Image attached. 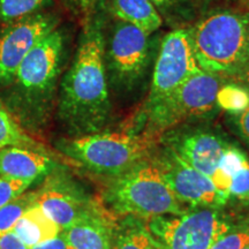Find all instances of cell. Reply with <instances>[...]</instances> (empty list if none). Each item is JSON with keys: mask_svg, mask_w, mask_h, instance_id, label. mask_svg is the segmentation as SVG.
Masks as SVG:
<instances>
[{"mask_svg": "<svg viewBox=\"0 0 249 249\" xmlns=\"http://www.w3.org/2000/svg\"><path fill=\"white\" fill-rule=\"evenodd\" d=\"M31 181L23 179L0 177V208L20 196L31 185Z\"/></svg>", "mask_w": 249, "mask_h": 249, "instance_id": "27", "label": "cell"}, {"mask_svg": "<svg viewBox=\"0 0 249 249\" xmlns=\"http://www.w3.org/2000/svg\"><path fill=\"white\" fill-rule=\"evenodd\" d=\"M147 223L160 249H210L234 222L222 209L191 208L185 213L154 217Z\"/></svg>", "mask_w": 249, "mask_h": 249, "instance_id": "8", "label": "cell"}, {"mask_svg": "<svg viewBox=\"0 0 249 249\" xmlns=\"http://www.w3.org/2000/svg\"><path fill=\"white\" fill-rule=\"evenodd\" d=\"M166 23L176 28H187L207 12L203 0H150Z\"/></svg>", "mask_w": 249, "mask_h": 249, "instance_id": "19", "label": "cell"}, {"mask_svg": "<svg viewBox=\"0 0 249 249\" xmlns=\"http://www.w3.org/2000/svg\"><path fill=\"white\" fill-rule=\"evenodd\" d=\"M112 18L139 28L147 35H154L164 21L150 0H105Z\"/></svg>", "mask_w": 249, "mask_h": 249, "instance_id": "16", "label": "cell"}, {"mask_svg": "<svg viewBox=\"0 0 249 249\" xmlns=\"http://www.w3.org/2000/svg\"><path fill=\"white\" fill-rule=\"evenodd\" d=\"M227 81H232V82L239 83V85L244 86L245 88H247L249 90V61L232 77L231 80Z\"/></svg>", "mask_w": 249, "mask_h": 249, "instance_id": "32", "label": "cell"}, {"mask_svg": "<svg viewBox=\"0 0 249 249\" xmlns=\"http://www.w3.org/2000/svg\"><path fill=\"white\" fill-rule=\"evenodd\" d=\"M157 143V140L134 130H104L61 139L55 145L62 155L90 172L113 178L151 156Z\"/></svg>", "mask_w": 249, "mask_h": 249, "instance_id": "6", "label": "cell"}, {"mask_svg": "<svg viewBox=\"0 0 249 249\" xmlns=\"http://www.w3.org/2000/svg\"><path fill=\"white\" fill-rule=\"evenodd\" d=\"M213 1H216V0H203V2H204V5H205V7H209V5L210 4H213Z\"/></svg>", "mask_w": 249, "mask_h": 249, "instance_id": "33", "label": "cell"}, {"mask_svg": "<svg viewBox=\"0 0 249 249\" xmlns=\"http://www.w3.org/2000/svg\"><path fill=\"white\" fill-rule=\"evenodd\" d=\"M7 147H27L45 150L26 132L4 103L0 102V149Z\"/></svg>", "mask_w": 249, "mask_h": 249, "instance_id": "21", "label": "cell"}, {"mask_svg": "<svg viewBox=\"0 0 249 249\" xmlns=\"http://www.w3.org/2000/svg\"><path fill=\"white\" fill-rule=\"evenodd\" d=\"M247 204H249V202H248V203H247Z\"/></svg>", "mask_w": 249, "mask_h": 249, "instance_id": "36", "label": "cell"}, {"mask_svg": "<svg viewBox=\"0 0 249 249\" xmlns=\"http://www.w3.org/2000/svg\"><path fill=\"white\" fill-rule=\"evenodd\" d=\"M216 102L218 108L227 114H239L249 107V90L226 80L218 90Z\"/></svg>", "mask_w": 249, "mask_h": 249, "instance_id": "22", "label": "cell"}, {"mask_svg": "<svg viewBox=\"0 0 249 249\" xmlns=\"http://www.w3.org/2000/svg\"><path fill=\"white\" fill-rule=\"evenodd\" d=\"M188 30L202 71L231 80L249 61V9H208Z\"/></svg>", "mask_w": 249, "mask_h": 249, "instance_id": "3", "label": "cell"}, {"mask_svg": "<svg viewBox=\"0 0 249 249\" xmlns=\"http://www.w3.org/2000/svg\"><path fill=\"white\" fill-rule=\"evenodd\" d=\"M103 54L104 23L95 17L85 24L75 55L59 83L57 118L68 138L104 132L113 119Z\"/></svg>", "mask_w": 249, "mask_h": 249, "instance_id": "1", "label": "cell"}, {"mask_svg": "<svg viewBox=\"0 0 249 249\" xmlns=\"http://www.w3.org/2000/svg\"><path fill=\"white\" fill-rule=\"evenodd\" d=\"M0 249H29L13 231L0 235Z\"/></svg>", "mask_w": 249, "mask_h": 249, "instance_id": "30", "label": "cell"}, {"mask_svg": "<svg viewBox=\"0 0 249 249\" xmlns=\"http://www.w3.org/2000/svg\"><path fill=\"white\" fill-rule=\"evenodd\" d=\"M12 231L30 248L58 236L61 233V229L38 205L33 204L21 216Z\"/></svg>", "mask_w": 249, "mask_h": 249, "instance_id": "17", "label": "cell"}, {"mask_svg": "<svg viewBox=\"0 0 249 249\" xmlns=\"http://www.w3.org/2000/svg\"><path fill=\"white\" fill-rule=\"evenodd\" d=\"M248 163L249 158L245 154V151L233 143H231L224 151L219 164L210 179L213 180V185L218 191L225 195L229 200L232 177Z\"/></svg>", "mask_w": 249, "mask_h": 249, "instance_id": "20", "label": "cell"}, {"mask_svg": "<svg viewBox=\"0 0 249 249\" xmlns=\"http://www.w3.org/2000/svg\"><path fill=\"white\" fill-rule=\"evenodd\" d=\"M35 204V192H24L15 200L0 208V235L11 232L21 216Z\"/></svg>", "mask_w": 249, "mask_h": 249, "instance_id": "24", "label": "cell"}, {"mask_svg": "<svg viewBox=\"0 0 249 249\" xmlns=\"http://www.w3.org/2000/svg\"><path fill=\"white\" fill-rule=\"evenodd\" d=\"M202 71L196 60L188 27L176 28L160 43L143 107H149L166 97L187 79Z\"/></svg>", "mask_w": 249, "mask_h": 249, "instance_id": "9", "label": "cell"}, {"mask_svg": "<svg viewBox=\"0 0 249 249\" xmlns=\"http://www.w3.org/2000/svg\"><path fill=\"white\" fill-rule=\"evenodd\" d=\"M249 246V217L233 223L210 249H244Z\"/></svg>", "mask_w": 249, "mask_h": 249, "instance_id": "25", "label": "cell"}, {"mask_svg": "<svg viewBox=\"0 0 249 249\" xmlns=\"http://www.w3.org/2000/svg\"><path fill=\"white\" fill-rule=\"evenodd\" d=\"M244 249H249V246H248V247H246V248H244Z\"/></svg>", "mask_w": 249, "mask_h": 249, "instance_id": "35", "label": "cell"}, {"mask_svg": "<svg viewBox=\"0 0 249 249\" xmlns=\"http://www.w3.org/2000/svg\"><path fill=\"white\" fill-rule=\"evenodd\" d=\"M225 81L204 71L194 74L166 97L143 107L142 134L158 141L161 134L180 124L213 119L219 111L217 92Z\"/></svg>", "mask_w": 249, "mask_h": 249, "instance_id": "7", "label": "cell"}, {"mask_svg": "<svg viewBox=\"0 0 249 249\" xmlns=\"http://www.w3.org/2000/svg\"><path fill=\"white\" fill-rule=\"evenodd\" d=\"M61 2L64 7L82 21L83 24L92 20L98 9L105 5V0H61Z\"/></svg>", "mask_w": 249, "mask_h": 249, "instance_id": "26", "label": "cell"}, {"mask_svg": "<svg viewBox=\"0 0 249 249\" xmlns=\"http://www.w3.org/2000/svg\"><path fill=\"white\" fill-rule=\"evenodd\" d=\"M158 143L173 150L186 163L211 178L231 144L222 130L205 123L183 124L161 134Z\"/></svg>", "mask_w": 249, "mask_h": 249, "instance_id": "10", "label": "cell"}, {"mask_svg": "<svg viewBox=\"0 0 249 249\" xmlns=\"http://www.w3.org/2000/svg\"><path fill=\"white\" fill-rule=\"evenodd\" d=\"M65 49V35L57 28L28 53L5 88L4 105L24 129L38 132L49 123L58 97Z\"/></svg>", "mask_w": 249, "mask_h": 249, "instance_id": "2", "label": "cell"}, {"mask_svg": "<svg viewBox=\"0 0 249 249\" xmlns=\"http://www.w3.org/2000/svg\"><path fill=\"white\" fill-rule=\"evenodd\" d=\"M104 198L117 213L145 220L167 214H181L191 209L167 185L156 163L154 152L128 171L113 177Z\"/></svg>", "mask_w": 249, "mask_h": 249, "instance_id": "5", "label": "cell"}, {"mask_svg": "<svg viewBox=\"0 0 249 249\" xmlns=\"http://www.w3.org/2000/svg\"><path fill=\"white\" fill-rule=\"evenodd\" d=\"M154 158L172 192L189 208L222 209L229 201L209 177L186 163L170 148L160 144Z\"/></svg>", "mask_w": 249, "mask_h": 249, "instance_id": "11", "label": "cell"}, {"mask_svg": "<svg viewBox=\"0 0 249 249\" xmlns=\"http://www.w3.org/2000/svg\"><path fill=\"white\" fill-rule=\"evenodd\" d=\"M116 229L97 207L61 231L68 249H113Z\"/></svg>", "mask_w": 249, "mask_h": 249, "instance_id": "14", "label": "cell"}, {"mask_svg": "<svg viewBox=\"0 0 249 249\" xmlns=\"http://www.w3.org/2000/svg\"><path fill=\"white\" fill-rule=\"evenodd\" d=\"M227 123L232 132L249 148V107L239 114H227Z\"/></svg>", "mask_w": 249, "mask_h": 249, "instance_id": "29", "label": "cell"}, {"mask_svg": "<svg viewBox=\"0 0 249 249\" xmlns=\"http://www.w3.org/2000/svg\"><path fill=\"white\" fill-rule=\"evenodd\" d=\"M241 1H242V4L247 7V9H249V0H241Z\"/></svg>", "mask_w": 249, "mask_h": 249, "instance_id": "34", "label": "cell"}, {"mask_svg": "<svg viewBox=\"0 0 249 249\" xmlns=\"http://www.w3.org/2000/svg\"><path fill=\"white\" fill-rule=\"evenodd\" d=\"M54 14L39 12L0 29V87L7 88L18 66L43 38L58 28Z\"/></svg>", "mask_w": 249, "mask_h": 249, "instance_id": "12", "label": "cell"}, {"mask_svg": "<svg viewBox=\"0 0 249 249\" xmlns=\"http://www.w3.org/2000/svg\"><path fill=\"white\" fill-rule=\"evenodd\" d=\"M144 220L124 216L114 232L113 249H160Z\"/></svg>", "mask_w": 249, "mask_h": 249, "instance_id": "18", "label": "cell"}, {"mask_svg": "<svg viewBox=\"0 0 249 249\" xmlns=\"http://www.w3.org/2000/svg\"><path fill=\"white\" fill-rule=\"evenodd\" d=\"M57 163L43 149L7 147L0 149V177L23 179L34 182L48 176Z\"/></svg>", "mask_w": 249, "mask_h": 249, "instance_id": "15", "label": "cell"}, {"mask_svg": "<svg viewBox=\"0 0 249 249\" xmlns=\"http://www.w3.org/2000/svg\"><path fill=\"white\" fill-rule=\"evenodd\" d=\"M29 249H68V247L61 234H59L58 236H55V238L51 239V240L35 245L33 246V247H30Z\"/></svg>", "mask_w": 249, "mask_h": 249, "instance_id": "31", "label": "cell"}, {"mask_svg": "<svg viewBox=\"0 0 249 249\" xmlns=\"http://www.w3.org/2000/svg\"><path fill=\"white\" fill-rule=\"evenodd\" d=\"M48 0H0V24L15 22L39 13Z\"/></svg>", "mask_w": 249, "mask_h": 249, "instance_id": "23", "label": "cell"}, {"mask_svg": "<svg viewBox=\"0 0 249 249\" xmlns=\"http://www.w3.org/2000/svg\"><path fill=\"white\" fill-rule=\"evenodd\" d=\"M35 204L60 226L61 231L97 208L85 189L59 171L58 166L48 174L43 185L35 192Z\"/></svg>", "mask_w": 249, "mask_h": 249, "instance_id": "13", "label": "cell"}, {"mask_svg": "<svg viewBox=\"0 0 249 249\" xmlns=\"http://www.w3.org/2000/svg\"><path fill=\"white\" fill-rule=\"evenodd\" d=\"M139 28L112 18L104 31V66L111 97L134 103L149 92L160 43Z\"/></svg>", "mask_w": 249, "mask_h": 249, "instance_id": "4", "label": "cell"}, {"mask_svg": "<svg viewBox=\"0 0 249 249\" xmlns=\"http://www.w3.org/2000/svg\"><path fill=\"white\" fill-rule=\"evenodd\" d=\"M231 197L244 202L245 204L249 202V163L232 177L230 186V198Z\"/></svg>", "mask_w": 249, "mask_h": 249, "instance_id": "28", "label": "cell"}]
</instances>
